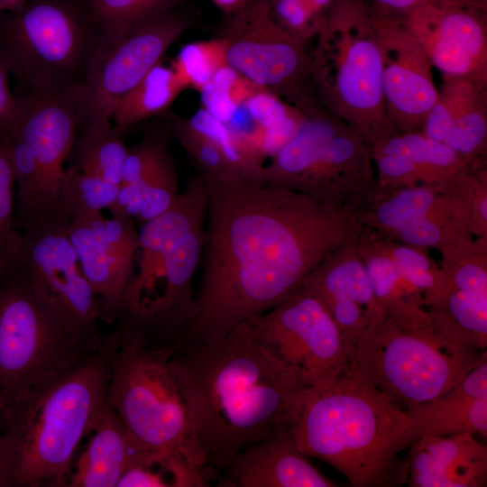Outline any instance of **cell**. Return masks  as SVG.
I'll list each match as a JSON object with an SVG mask.
<instances>
[{"label": "cell", "instance_id": "1", "mask_svg": "<svg viewBox=\"0 0 487 487\" xmlns=\"http://www.w3.org/2000/svg\"><path fill=\"white\" fill-rule=\"evenodd\" d=\"M200 175L202 270L179 343L216 340L280 304L359 223L355 210L285 187Z\"/></svg>", "mask_w": 487, "mask_h": 487}, {"label": "cell", "instance_id": "2", "mask_svg": "<svg viewBox=\"0 0 487 487\" xmlns=\"http://www.w3.org/2000/svg\"><path fill=\"white\" fill-rule=\"evenodd\" d=\"M170 357L199 460L215 477L241 450L290 430L308 391L247 321L216 340L171 345Z\"/></svg>", "mask_w": 487, "mask_h": 487}, {"label": "cell", "instance_id": "3", "mask_svg": "<svg viewBox=\"0 0 487 487\" xmlns=\"http://www.w3.org/2000/svg\"><path fill=\"white\" fill-rule=\"evenodd\" d=\"M113 329L90 357L0 416V487H68L78 447L107 400Z\"/></svg>", "mask_w": 487, "mask_h": 487}, {"label": "cell", "instance_id": "4", "mask_svg": "<svg viewBox=\"0 0 487 487\" xmlns=\"http://www.w3.org/2000/svg\"><path fill=\"white\" fill-rule=\"evenodd\" d=\"M410 424L351 361L328 386L308 390L290 428L297 447L323 460L354 487H396L407 481L398 445Z\"/></svg>", "mask_w": 487, "mask_h": 487}, {"label": "cell", "instance_id": "5", "mask_svg": "<svg viewBox=\"0 0 487 487\" xmlns=\"http://www.w3.org/2000/svg\"><path fill=\"white\" fill-rule=\"evenodd\" d=\"M429 310L409 323L383 312L354 346L356 366L403 410L453 389L487 357L449 316Z\"/></svg>", "mask_w": 487, "mask_h": 487}, {"label": "cell", "instance_id": "6", "mask_svg": "<svg viewBox=\"0 0 487 487\" xmlns=\"http://www.w3.org/2000/svg\"><path fill=\"white\" fill-rule=\"evenodd\" d=\"M310 47L311 80L319 105L367 142L386 128L381 61L367 0H333Z\"/></svg>", "mask_w": 487, "mask_h": 487}, {"label": "cell", "instance_id": "7", "mask_svg": "<svg viewBox=\"0 0 487 487\" xmlns=\"http://www.w3.org/2000/svg\"><path fill=\"white\" fill-rule=\"evenodd\" d=\"M100 346L67 328L17 260L0 271V416L77 368Z\"/></svg>", "mask_w": 487, "mask_h": 487}, {"label": "cell", "instance_id": "8", "mask_svg": "<svg viewBox=\"0 0 487 487\" xmlns=\"http://www.w3.org/2000/svg\"><path fill=\"white\" fill-rule=\"evenodd\" d=\"M99 38L87 0H27L0 18V58L22 94L78 96Z\"/></svg>", "mask_w": 487, "mask_h": 487}, {"label": "cell", "instance_id": "9", "mask_svg": "<svg viewBox=\"0 0 487 487\" xmlns=\"http://www.w3.org/2000/svg\"><path fill=\"white\" fill-rule=\"evenodd\" d=\"M114 328L118 344L111 358L107 401L133 442L143 451L178 450L203 466L171 345H151L133 332Z\"/></svg>", "mask_w": 487, "mask_h": 487}, {"label": "cell", "instance_id": "10", "mask_svg": "<svg viewBox=\"0 0 487 487\" xmlns=\"http://www.w3.org/2000/svg\"><path fill=\"white\" fill-rule=\"evenodd\" d=\"M262 183L356 211L375 186L376 173L361 133L320 106L303 114L292 137L264 164Z\"/></svg>", "mask_w": 487, "mask_h": 487}, {"label": "cell", "instance_id": "11", "mask_svg": "<svg viewBox=\"0 0 487 487\" xmlns=\"http://www.w3.org/2000/svg\"><path fill=\"white\" fill-rule=\"evenodd\" d=\"M226 16L218 37L225 44L228 67L302 114L321 106L311 80V42L282 28L268 0H253Z\"/></svg>", "mask_w": 487, "mask_h": 487}, {"label": "cell", "instance_id": "12", "mask_svg": "<svg viewBox=\"0 0 487 487\" xmlns=\"http://www.w3.org/2000/svg\"><path fill=\"white\" fill-rule=\"evenodd\" d=\"M440 185L375 186L356 209L363 227L399 243L441 249L472 239L469 210L475 170Z\"/></svg>", "mask_w": 487, "mask_h": 487}, {"label": "cell", "instance_id": "13", "mask_svg": "<svg viewBox=\"0 0 487 487\" xmlns=\"http://www.w3.org/2000/svg\"><path fill=\"white\" fill-rule=\"evenodd\" d=\"M193 25L179 5L115 35H100L78 97V128L108 125L118 102Z\"/></svg>", "mask_w": 487, "mask_h": 487}, {"label": "cell", "instance_id": "14", "mask_svg": "<svg viewBox=\"0 0 487 487\" xmlns=\"http://www.w3.org/2000/svg\"><path fill=\"white\" fill-rule=\"evenodd\" d=\"M247 322L257 342L308 390L328 386L353 361L327 308L303 286Z\"/></svg>", "mask_w": 487, "mask_h": 487}, {"label": "cell", "instance_id": "15", "mask_svg": "<svg viewBox=\"0 0 487 487\" xmlns=\"http://www.w3.org/2000/svg\"><path fill=\"white\" fill-rule=\"evenodd\" d=\"M70 221H49L20 232L17 261L36 293L69 330L100 346L98 300L68 237Z\"/></svg>", "mask_w": 487, "mask_h": 487}, {"label": "cell", "instance_id": "16", "mask_svg": "<svg viewBox=\"0 0 487 487\" xmlns=\"http://www.w3.org/2000/svg\"><path fill=\"white\" fill-rule=\"evenodd\" d=\"M373 22L381 61L386 128L400 133L421 132L438 97L432 66L401 16L373 8Z\"/></svg>", "mask_w": 487, "mask_h": 487}, {"label": "cell", "instance_id": "17", "mask_svg": "<svg viewBox=\"0 0 487 487\" xmlns=\"http://www.w3.org/2000/svg\"><path fill=\"white\" fill-rule=\"evenodd\" d=\"M486 1L424 5L402 23L443 76L487 85Z\"/></svg>", "mask_w": 487, "mask_h": 487}, {"label": "cell", "instance_id": "18", "mask_svg": "<svg viewBox=\"0 0 487 487\" xmlns=\"http://www.w3.org/2000/svg\"><path fill=\"white\" fill-rule=\"evenodd\" d=\"M204 239V225L179 237L164 260L162 290L142 306L119 311L114 322L151 344L175 343L194 312L193 276L201 261Z\"/></svg>", "mask_w": 487, "mask_h": 487}, {"label": "cell", "instance_id": "19", "mask_svg": "<svg viewBox=\"0 0 487 487\" xmlns=\"http://www.w3.org/2000/svg\"><path fill=\"white\" fill-rule=\"evenodd\" d=\"M361 228L358 223L302 284L324 303L352 358L361 335L384 312L375 298L358 251Z\"/></svg>", "mask_w": 487, "mask_h": 487}, {"label": "cell", "instance_id": "20", "mask_svg": "<svg viewBox=\"0 0 487 487\" xmlns=\"http://www.w3.org/2000/svg\"><path fill=\"white\" fill-rule=\"evenodd\" d=\"M40 166L49 202L61 219L60 190L78 125V95L65 91L23 93L14 121Z\"/></svg>", "mask_w": 487, "mask_h": 487}, {"label": "cell", "instance_id": "21", "mask_svg": "<svg viewBox=\"0 0 487 487\" xmlns=\"http://www.w3.org/2000/svg\"><path fill=\"white\" fill-rule=\"evenodd\" d=\"M366 142L376 185L381 188L445 184L485 163L464 157L422 132L383 129Z\"/></svg>", "mask_w": 487, "mask_h": 487}, {"label": "cell", "instance_id": "22", "mask_svg": "<svg viewBox=\"0 0 487 487\" xmlns=\"http://www.w3.org/2000/svg\"><path fill=\"white\" fill-rule=\"evenodd\" d=\"M206 213L207 193L198 173L188 178L184 190L167 211L141 225L137 271L117 312L140 307L154 298L169 251L183 234L204 225Z\"/></svg>", "mask_w": 487, "mask_h": 487}, {"label": "cell", "instance_id": "23", "mask_svg": "<svg viewBox=\"0 0 487 487\" xmlns=\"http://www.w3.org/2000/svg\"><path fill=\"white\" fill-rule=\"evenodd\" d=\"M218 486L335 487L297 447L290 430L238 452L218 475Z\"/></svg>", "mask_w": 487, "mask_h": 487}, {"label": "cell", "instance_id": "24", "mask_svg": "<svg viewBox=\"0 0 487 487\" xmlns=\"http://www.w3.org/2000/svg\"><path fill=\"white\" fill-rule=\"evenodd\" d=\"M421 132L464 157L485 160L487 85L465 78L443 76L437 100Z\"/></svg>", "mask_w": 487, "mask_h": 487}, {"label": "cell", "instance_id": "25", "mask_svg": "<svg viewBox=\"0 0 487 487\" xmlns=\"http://www.w3.org/2000/svg\"><path fill=\"white\" fill-rule=\"evenodd\" d=\"M405 458L412 487H483L487 483V448L471 433L423 436Z\"/></svg>", "mask_w": 487, "mask_h": 487}, {"label": "cell", "instance_id": "26", "mask_svg": "<svg viewBox=\"0 0 487 487\" xmlns=\"http://www.w3.org/2000/svg\"><path fill=\"white\" fill-rule=\"evenodd\" d=\"M87 436L85 448L75 457L68 487H116L140 449L107 400Z\"/></svg>", "mask_w": 487, "mask_h": 487}, {"label": "cell", "instance_id": "27", "mask_svg": "<svg viewBox=\"0 0 487 487\" xmlns=\"http://www.w3.org/2000/svg\"><path fill=\"white\" fill-rule=\"evenodd\" d=\"M68 237L80 269L98 300L99 319L114 323L133 275V255L115 251L98 241L78 217L70 219Z\"/></svg>", "mask_w": 487, "mask_h": 487}, {"label": "cell", "instance_id": "28", "mask_svg": "<svg viewBox=\"0 0 487 487\" xmlns=\"http://www.w3.org/2000/svg\"><path fill=\"white\" fill-rule=\"evenodd\" d=\"M405 411L410 424L399 442L400 454L423 436L487 435V397H472L462 381L444 394Z\"/></svg>", "mask_w": 487, "mask_h": 487}, {"label": "cell", "instance_id": "29", "mask_svg": "<svg viewBox=\"0 0 487 487\" xmlns=\"http://www.w3.org/2000/svg\"><path fill=\"white\" fill-rule=\"evenodd\" d=\"M358 251L375 298L384 313L398 321L407 322L428 312L423 293L399 271L380 234L362 226Z\"/></svg>", "mask_w": 487, "mask_h": 487}, {"label": "cell", "instance_id": "30", "mask_svg": "<svg viewBox=\"0 0 487 487\" xmlns=\"http://www.w3.org/2000/svg\"><path fill=\"white\" fill-rule=\"evenodd\" d=\"M14 169L16 191L14 229L21 232L60 218L53 211L46 192L43 175L30 147L15 124L2 127Z\"/></svg>", "mask_w": 487, "mask_h": 487}, {"label": "cell", "instance_id": "31", "mask_svg": "<svg viewBox=\"0 0 487 487\" xmlns=\"http://www.w3.org/2000/svg\"><path fill=\"white\" fill-rule=\"evenodd\" d=\"M214 474L178 450H139L116 487H203Z\"/></svg>", "mask_w": 487, "mask_h": 487}, {"label": "cell", "instance_id": "32", "mask_svg": "<svg viewBox=\"0 0 487 487\" xmlns=\"http://www.w3.org/2000/svg\"><path fill=\"white\" fill-rule=\"evenodd\" d=\"M183 90L172 69L160 62L118 102L111 119L115 125L129 129L163 115Z\"/></svg>", "mask_w": 487, "mask_h": 487}, {"label": "cell", "instance_id": "33", "mask_svg": "<svg viewBox=\"0 0 487 487\" xmlns=\"http://www.w3.org/2000/svg\"><path fill=\"white\" fill-rule=\"evenodd\" d=\"M128 129L117 125H94L80 129L72 147L76 168L120 185L128 152Z\"/></svg>", "mask_w": 487, "mask_h": 487}, {"label": "cell", "instance_id": "34", "mask_svg": "<svg viewBox=\"0 0 487 487\" xmlns=\"http://www.w3.org/2000/svg\"><path fill=\"white\" fill-rule=\"evenodd\" d=\"M439 252L449 286L487 300V237H473Z\"/></svg>", "mask_w": 487, "mask_h": 487}, {"label": "cell", "instance_id": "35", "mask_svg": "<svg viewBox=\"0 0 487 487\" xmlns=\"http://www.w3.org/2000/svg\"><path fill=\"white\" fill-rule=\"evenodd\" d=\"M381 235L399 271L423 293L427 309L434 308L449 288L440 265L431 258L427 248L399 243Z\"/></svg>", "mask_w": 487, "mask_h": 487}, {"label": "cell", "instance_id": "36", "mask_svg": "<svg viewBox=\"0 0 487 487\" xmlns=\"http://www.w3.org/2000/svg\"><path fill=\"white\" fill-rule=\"evenodd\" d=\"M188 120L216 145L240 177L253 183L263 184L264 158L234 133L225 123L213 116L203 107Z\"/></svg>", "mask_w": 487, "mask_h": 487}, {"label": "cell", "instance_id": "37", "mask_svg": "<svg viewBox=\"0 0 487 487\" xmlns=\"http://www.w3.org/2000/svg\"><path fill=\"white\" fill-rule=\"evenodd\" d=\"M119 186L72 165L64 172L60 190L62 209L71 219L108 208Z\"/></svg>", "mask_w": 487, "mask_h": 487}, {"label": "cell", "instance_id": "38", "mask_svg": "<svg viewBox=\"0 0 487 487\" xmlns=\"http://www.w3.org/2000/svg\"><path fill=\"white\" fill-rule=\"evenodd\" d=\"M226 65L225 44L217 37L184 45L170 68L184 89L193 88L200 93Z\"/></svg>", "mask_w": 487, "mask_h": 487}, {"label": "cell", "instance_id": "39", "mask_svg": "<svg viewBox=\"0 0 487 487\" xmlns=\"http://www.w3.org/2000/svg\"><path fill=\"white\" fill-rule=\"evenodd\" d=\"M184 0H87L103 36L123 33Z\"/></svg>", "mask_w": 487, "mask_h": 487}, {"label": "cell", "instance_id": "40", "mask_svg": "<svg viewBox=\"0 0 487 487\" xmlns=\"http://www.w3.org/2000/svg\"><path fill=\"white\" fill-rule=\"evenodd\" d=\"M134 183L142 192V209L135 218L142 225L167 211L179 194L177 172L169 148Z\"/></svg>", "mask_w": 487, "mask_h": 487}, {"label": "cell", "instance_id": "41", "mask_svg": "<svg viewBox=\"0 0 487 487\" xmlns=\"http://www.w3.org/2000/svg\"><path fill=\"white\" fill-rule=\"evenodd\" d=\"M14 185L13 165L0 128V271L16 262L20 232L14 229Z\"/></svg>", "mask_w": 487, "mask_h": 487}, {"label": "cell", "instance_id": "42", "mask_svg": "<svg viewBox=\"0 0 487 487\" xmlns=\"http://www.w3.org/2000/svg\"><path fill=\"white\" fill-rule=\"evenodd\" d=\"M168 127L170 135L196 161L200 174L218 178L238 175L216 145L188 119L173 118Z\"/></svg>", "mask_w": 487, "mask_h": 487}, {"label": "cell", "instance_id": "43", "mask_svg": "<svg viewBox=\"0 0 487 487\" xmlns=\"http://www.w3.org/2000/svg\"><path fill=\"white\" fill-rule=\"evenodd\" d=\"M432 309L449 316L481 349H487V300L449 286L441 301Z\"/></svg>", "mask_w": 487, "mask_h": 487}, {"label": "cell", "instance_id": "44", "mask_svg": "<svg viewBox=\"0 0 487 487\" xmlns=\"http://www.w3.org/2000/svg\"><path fill=\"white\" fill-rule=\"evenodd\" d=\"M78 218L107 247L133 256L138 251L139 231L136 230L133 218L121 216L106 218L101 211L86 214Z\"/></svg>", "mask_w": 487, "mask_h": 487}, {"label": "cell", "instance_id": "45", "mask_svg": "<svg viewBox=\"0 0 487 487\" xmlns=\"http://www.w3.org/2000/svg\"><path fill=\"white\" fill-rule=\"evenodd\" d=\"M274 20L292 35L311 42L317 35L322 17L306 0H268Z\"/></svg>", "mask_w": 487, "mask_h": 487}, {"label": "cell", "instance_id": "46", "mask_svg": "<svg viewBox=\"0 0 487 487\" xmlns=\"http://www.w3.org/2000/svg\"><path fill=\"white\" fill-rule=\"evenodd\" d=\"M170 136L168 126L152 129L144 134L141 142L128 147L121 184L137 182L162 152L169 148Z\"/></svg>", "mask_w": 487, "mask_h": 487}, {"label": "cell", "instance_id": "47", "mask_svg": "<svg viewBox=\"0 0 487 487\" xmlns=\"http://www.w3.org/2000/svg\"><path fill=\"white\" fill-rule=\"evenodd\" d=\"M469 228L473 237H487V170H475V185L469 210Z\"/></svg>", "mask_w": 487, "mask_h": 487}, {"label": "cell", "instance_id": "48", "mask_svg": "<svg viewBox=\"0 0 487 487\" xmlns=\"http://www.w3.org/2000/svg\"><path fill=\"white\" fill-rule=\"evenodd\" d=\"M371 5L381 12L404 16L411 10L424 5H448L474 0H369Z\"/></svg>", "mask_w": 487, "mask_h": 487}, {"label": "cell", "instance_id": "49", "mask_svg": "<svg viewBox=\"0 0 487 487\" xmlns=\"http://www.w3.org/2000/svg\"><path fill=\"white\" fill-rule=\"evenodd\" d=\"M8 74V69L0 58V127L14 122L18 110V97L9 88Z\"/></svg>", "mask_w": 487, "mask_h": 487}, {"label": "cell", "instance_id": "50", "mask_svg": "<svg viewBox=\"0 0 487 487\" xmlns=\"http://www.w3.org/2000/svg\"><path fill=\"white\" fill-rule=\"evenodd\" d=\"M225 14L228 15L242 9L253 0H211Z\"/></svg>", "mask_w": 487, "mask_h": 487}, {"label": "cell", "instance_id": "51", "mask_svg": "<svg viewBox=\"0 0 487 487\" xmlns=\"http://www.w3.org/2000/svg\"><path fill=\"white\" fill-rule=\"evenodd\" d=\"M311 9L318 14L320 17L324 18L326 11L331 5L333 0H306Z\"/></svg>", "mask_w": 487, "mask_h": 487}, {"label": "cell", "instance_id": "52", "mask_svg": "<svg viewBox=\"0 0 487 487\" xmlns=\"http://www.w3.org/2000/svg\"><path fill=\"white\" fill-rule=\"evenodd\" d=\"M27 0H0V12H16L26 3Z\"/></svg>", "mask_w": 487, "mask_h": 487}, {"label": "cell", "instance_id": "53", "mask_svg": "<svg viewBox=\"0 0 487 487\" xmlns=\"http://www.w3.org/2000/svg\"><path fill=\"white\" fill-rule=\"evenodd\" d=\"M1 469H2V436L0 431V478H1Z\"/></svg>", "mask_w": 487, "mask_h": 487}, {"label": "cell", "instance_id": "54", "mask_svg": "<svg viewBox=\"0 0 487 487\" xmlns=\"http://www.w3.org/2000/svg\"><path fill=\"white\" fill-rule=\"evenodd\" d=\"M480 1H486V0H480Z\"/></svg>", "mask_w": 487, "mask_h": 487}]
</instances>
